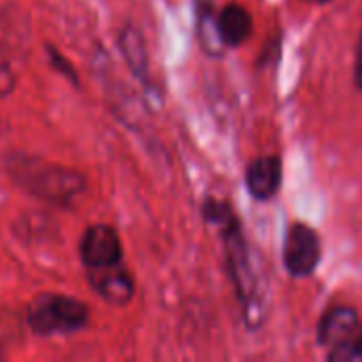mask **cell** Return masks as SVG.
Returning <instances> with one entry per match:
<instances>
[{
  "label": "cell",
  "mask_w": 362,
  "mask_h": 362,
  "mask_svg": "<svg viewBox=\"0 0 362 362\" xmlns=\"http://www.w3.org/2000/svg\"><path fill=\"white\" fill-rule=\"evenodd\" d=\"M305 2H312V4H327V2H331V0H305Z\"/></svg>",
  "instance_id": "obj_16"
},
{
  "label": "cell",
  "mask_w": 362,
  "mask_h": 362,
  "mask_svg": "<svg viewBox=\"0 0 362 362\" xmlns=\"http://www.w3.org/2000/svg\"><path fill=\"white\" fill-rule=\"evenodd\" d=\"M204 218H206L208 225L221 229V227H225L227 223H231L235 218V212H233V208L227 202L208 197L204 202Z\"/></svg>",
  "instance_id": "obj_12"
},
{
  "label": "cell",
  "mask_w": 362,
  "mask_h": 362,
  "mask_svg": "<svg viewBox=\"0 0 362 362\" xmlns=\"http://www.w3.org/2000/svg\"><path fill=\"white\" fill-rule=\"evenodd\" d=\"M221 233H223V242H225V259H227L229 278H231L238 299L244 308L248 327L257 329L263 325L265 308H263V295H259V280L255 276L250 250H248L240 218L235 216L231 223L221 227Z\"/></svg>",
  "instance_id": "obj_1"
},
{
  "label": "cell",
  "mask_w": 362,
  "mask_h": 362,
  "mask_svg": "<svg viewBox=\"0 0 362 362\" xmlns=\"http://www.w3.org/2000/svg\"><path fill=\"white\" fill-rule=\"evenodd\" d=\"M93 288L110 303L125 305L134 295V280L121 263L102 267V269H89Z\"/></svg>",
  "instance_id": "obj_8"
},
{
  "label": "cell",
  "mask_w": 362,
  "mask_h": 362,
  "mask_svg": "<svg viewBox=\"0 0 362 362\" xmlns=\"http://www.w3.org/2000/svg\"><path fill=\"white\" fill-rule=\"evenodd\" d=\"M15 87V74L6 62V57L0 53V95H6Z\"/></svg>",
  "instance_id": "obj_14"
},
{
  "label": "cell",
  "mask_w": 362,
  "mask_h": 362,
  "mask_svg": "<svg viewBox=\"0 0 362 362\" xmlns=\"http://www.w3.org/2000/svg\"><path fill=\"white\" fill-rule=\"evenodd\" d=\"M13 178H17L36 197L59 206L70 204L85 189V180L81 174L32 159L13 161Z\"/></svg>",
  "instance_id": "obj_2"
},
{
  "label": "cell",
  "mask_w": 362,
  "mask_h": 362,
  "mask_svg": "<svg viewBox=\"0 0 362 362\" xmlns=\"http://www.w3.org/2000/svg\"><path fill=\"white\" fill-rule=\"evenodd\" d=\"M354 81H356V87L362 91V34L361 42H358V53H356V68H354Z\"/></svg>",
  "instance_id": "obj_15"
},
{
  "label": "cell",
  "mask_w": 362,
  "mask_h": 362,
  "mask_svg": "<svg viewBox=\"0 0 362 362\" xmlns=\"http://www.w3.org/2000/svg\"><path fill=\"white\" fill-rule=\"evenodd\" d=\"M327 358L331 362H362V331L358 335L333 346Z\"/></svg>",
  "instance_id": "obj_13"
},
{
  "label": "cell",
  "mask_w": 362,
  "mask_h": 362,
  "mask_svg": "<svg viewBox=\"0 0 362 362\" xmlns=\"http://www.w3.org/2000/svg\"><path fill=\"white\" fill-rule=\"evenodd\" d=\"M195 4H212V0H195Z\"/></svg>",
  "instance_id": "obj_17"
},
{
  "label": "cell",
  "mask_w": 362,
  "mask_h": 362,
  "mask_svg": "<svg viewBox=\"0 0 362 362\" xmlns=\"http://www.w3.org/2000/svg\"><path fill=\"white\" fill-rule=\"evenodd\" d=\"M0 358H2V352H0Z\"/></svg>",
  "instance_id": "obj_18"
},
{
  "label": "cell",
  "mask_w": 362,
  "mask_h": 362,
  "mask_svg": "<svg viewBox=\"0 0 362 362\" xmlns=\"http://www.w3.org/2000/svg\"><path fill=\"white\" fill-rule=\"evenodd\" d=\"M246 189L255 199L267 202L276 197L282 187V159L280 157H259L246 168Z\"/></svg>",
  "instance_id": "obj_6"
},
{
  "label": "cell",
  "mask_w": 362,
  "mask_h": 362,
  "mask_svg": "<svg viewBox=\"0 0 362 362\" xmlns=\"http://www.w3.org/2000/svg\"><path fill=\"white\" fill-rule=\"evenodd\" d=\"M197 8V36L204 51L212 57H221L225 51V42L218 32V19L214 15L212 4H195Z\"/></svg>",
  "instance_id": "obj_10"
},
{
  "label": "cell",
  "mask_w": 362,
  "mask_h": 362,
  "mask_svg": "<svg viewBox=\"0 0 362 362\" xmlns=\"http://www.w3.org/2000/svg\"><path fill=\"white\" fill-rule=\"evenodd\" d=\"M218 32L225 47H240L252 34V17L250 11L238 2L227 4L218 15Z\"/></svg>",
  "instance_id": "obj_9"
},
{
  "label": "cell",
  "mask_w": 362,
  "mask_h": 362,
  "mask_svg": "<svg viewBox=\"0 0 362 362\" xmlns=\"http://www.w3.org/2000/svg\"><path fill=\"white\" fill-rule=\"evenodd\" d=\"M87 318L89 312L85 303L62 295H42L30 305L28 312V322L32 331L40 335L78 331L87 325Z\"/></svg>",
  "instance_id": "obj_3"
},
{
  "label": "cell",
  "mask_w": 362,
  "mask_h": 362,
  "mask_svg": "<svg viewBox=\"0 0 362 362\" xmlns=\"http://www.w3.org/2000/svg\"><path fill=\"white\" fill-rule=\"evenodd\" d=\"M362 331V322L356 314L354 308H346V305H337L331 308L320 325H318V344L325 346L327 350H331L333 346L358 335Z\"/></svg>",
  "instance_id": "obj_7"
},
{
  "label": "cell",
  "mask_w": 362,
  "mask_h": 362,
  "mask_svg": "<svg viewBox=\"0 0 362 362\" xmlns=\"http://www.w3.org/2000/svg\"><path fill=\"white\" fill-rule=\"evenodd\" d=\"M81 257L89 269H102L121 263L123 250L117 231L106 225L89 227L81 242Z\"/></svg>",
  "instance_id": "obj_5"
},
{
  "label": "cell",
  "mask_w": 362,
  "mask_h": 362,
  "mask_svg": "<svg viewBox=\"0 0 362 362\" xmlns=\"http://www.w3.org/2000/svg\"><path fill=\"white\" fill-rule=\"evenodd\" d=\"M121 45L125 51V57L132 66V70L146 81L148 76V59H146V49H144V40L138 34V30L129 28L123 36H121Z\"/></svg>",
  "instance_id": "obj_11"
},
{
  "label": "cell",
  "mask_w": 362,
  "mask_h": 362,
  "mask_svg": "<svg viewBox=\"0 0 362 362\" xmlns=\"http://www.w3.org/2000/svg\"><path fill=\"white\" fill-rule=\"evenodd\" d=\"M320 257H322L320 235L303 223H293L286 229L284 250H282L286 272L293 278H308L318 269Z\"/></svg>",
  "instance_id": "obj_4"
}]
</instances>
